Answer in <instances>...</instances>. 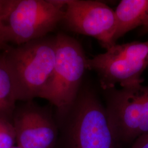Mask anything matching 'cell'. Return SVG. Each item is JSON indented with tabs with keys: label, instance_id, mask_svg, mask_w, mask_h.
<instances>
[{
	"label": "cell",
	"instance_id": "4fadbf2b",
	"mask_svg": "<svg viewBox=\"0 0 148 148\" xmlns=\"http://www.w3.org/2000/svg\"><path fill=\"white\" fill-rule=\"evenodd\" d=\"M131 148H148V132L137 138L132 144Z\"/></svg>",
	"mask_w": 148,
	"mask_h": 148
},
{
	"label": "cell",
	"instance_id": "6da1fadb",
	"mask_svg": "<svg viewBox=\"0 0 148 148\" xmlns=\"http://www.w3.org/2000/svg\"><path fill=\"white\" fill-rule=\"evenodd\" d=\"M56 36L45 37L8 48L2 52L14 85L16 101L38 97L55 63Z\"/></svg>",
	"mask_w": 148,
	"mask_h": 148
},
{
	"label": "cell",
	"instance_id": "8fae6325",
	"mask_svg": "<svg viewBox=\"0 0 148 148\" xmlns=\"http://www.w3.org/2000/svg\"><path fill=\"white\" fill-rule=\"evenodd\" d=\"M16 141L14 125L8 120L0 118V148H11Z\"/></svg>",
	"mask_w": 148,
	"mask_h": 148
},
{
	"label": "cell",
	"instance_id": "52a82bcc",
	"mask_svg": "<svg viewBox=\"0 0 148 148\" xmlns=\"http://www.w3.org/2000/svg\"><path fill=\"white\" fill-rule=\"evenodd\" d=\"M63 22L70 31L98 40L106 50L114 42L115 11L105 3L91 0H64Z\"/></svg>",
	"mask_w": 148,
	"mask_h": 148
},
{
	"label": "cell",
	"instance_id": "5bb4252c",
	"mask_svg": "<svg viewBox=\"0 0 148 148\" xmlns=\"http://www.w3.org/2000/svg\"><path fill=\"white\" fill-rule=\"evenodd\" d=\"M141 33H144V34L148 33V16L146 21L144 22L143 26L142 27Z\"/></svg>",
	"mask_w": 148,
	"mask_h": 148
},
{
	"label": "cell",
	"instance_id": "5b68a950",
	"mask_svg": "<svg viewBox=\"0 0 148 148\" xmlns=\"http://www.w3.org/2000/svg\"><path fill=\"white\" fill-rule=\"evenodd\" d=\"M106 114L117 143L132 144L148 132V86L106 90Z\"/></svg>",
	"mask_w": 148,
	"mask_h": 148
},
{
	"label": "cell",
	"instance_id": "7a4b0ae2",
	"mask_svg": "<svg viewBox=\"0 0 148 148\" xmlns=\"http://www.w3.org/2000/svg\"><path fill=\"white\" fill-rule=\"evenodd\" d=\"M64 0H5L2 23L7 42L16 45L47 36L64 18Z\"/></svg>",
	"mask_w": 148,
	"mask_h": 148
},
{
	"label": "cell",
	"instance_id": "8992f818",
	"mask_svg": "<svg viewBox=\"0 0 148 148\" xmlns=\"http://www.w3.org/2000/svg\"><path fill=\"white\" fill-rule=\"evenodd\" d=\"M148 66V40L115 45L106 52L87 59V69L95 71L104 90L142 84Z\"/></svg>",
	"mask_w": 148,
	"mask_h": 148
},
{
	"label": "cell",
	"instance_id": "30bf717a",
	"mask_svg": "<svg viewBox=\"0 0 148 148\" xmlns=\"http://www.w3.org/2000/svg\"><path fill=\"white\" fill-rule=\"evenodd\" d=\"M16 101L14 85L2 53H0V118L8 120Z\"/></svg>",
	"mask_w": 148,
	"mask_h": 148
},
{
	"label": "cell",
	"instance_id": "9a60e30c",
	"mask_svg": "<svg viewBox=\"0 0 148 148\" xmlns=\"http://www.w3.org/2000/svg\"><path fill=\"white\" fill-rule=\"evenodd\" d=\"M11 148H23L21 147H19V146H18V145H17V146H13V147H12Z\"/></svg>",
	"mask_w": 148,
	"mask_h": 148
},
{
	"label": "cell",
	"instance_id": "3957f363",
	"mask_svg": "<svg viewBox=\"0 0 148 148\" xmlns=\"http://www.w3.org/2000/svg\"><path fill=\"white\" fill-rule=\"evenodd\" d=\"M59 113L66 117L67 148H119L105 106L88 88L79 90L74 103Z\"/></svg>",
	"mask_w": 148,
	"mask_h": 148
},
{
	"label": "cell",
	"instance_id": "ba28073f",
	"mask_svg": "<svg viewBox=\"0 0 148 148\" xmlns=\"http://www.w3.org/2000/svg\"><path fill=\"white\" fill-rule=\"evenodd\" d=\"M16 142L23 148H54L57 127L47 111L29 104L16 114Z\"/></svg>",
	"mask_w": 148,
	"mask_h": 148
},
{
	"label": "cell",
	"instance_id": "9c48e42d",
	"mask_svg": "<svg viewBox=\"0 0 148 148\" xmlns=\"http://www.w3.org/2000/svg\"><path fill=\"white\" fill-rule=\"evenodd\" d=\"M116 27L114 42L127 32L142 27L148 16V0H122L115 11Z\"/></svg>",
	"mask_w": 148,
	"mask_h": 148
},
{
	"label": "cell",
	"instance_id": "277c9868",
	"mask_svg": "<svg viewBox=\"0 0 148 148\" xmlns=\"http://www.w3.org/2000/svg\"><path fill=\"white\" fill-rule=\"evenodd\" d=\"M56 59L53 73L38 98L63 111L77 98L87 68L83 48L77 40L64 33L56 36Z\"/></svg>",
	"mask_w": 148,
	"mask_h": 148
},
{
	"label": "cell",
	"instance_id": "7c38bea8",
	"mask_svg": "<svg viewBox=\"0 0 148 148\" xmlns=\"http://www.w3.org/2000/svg\"><path fill=\"white\" fill-rule=\"evenodd\" d=\"M4 2L5 0H0V52L2 51V52L10 47L8 46V42L5 38L2 23V13Z\"/></svg>",
	"mask_w": 148,
	"mask_h": 148
}]
</instances>
